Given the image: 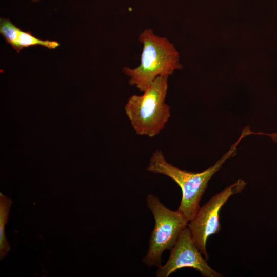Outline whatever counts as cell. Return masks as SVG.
<instances>
[{"mask_svg": "<svg viewBox=\"0 0 277 277\" xmlns=\"http://www.w3.org/2000/svg\"><path fill=\"white\" fill-rule=\"evenodd\" d=\"M253 133L248 127L245 128L229 150L213 165L201 172H189L179 169L168 163L161 150H156L153 153L146 169L154 173L168 176L180 187L182 196L177 210L189 221L200 207V201L210 179L227 159L236 154V147L242 138Z\"/></svg>", "mask_w": 277, "mask_h": 277, "instance_id": "6da1fadb", "label": "cell"}, {"mask_svg": "<svg viewBox=\"0 0 277 277\" xmlns=\"http://www.w3.org/2000/svg\"><path fill=\"white\" fill-rule=\"evenodd\" d=\"M138 41L143 45L140 65L134 68L125 67L123 72L129 77L130 85L144 92L157 77L169 76L182 66L174 45L151 29L143 30Z\"/></svg>", "mask_w": 277, "mask_h": 277, "instance_id": "7a4b0ae2", "label": "cell"}, {"mask_svg": "<svg viewBox=\"0 0 277 277\" xmlns=\"http://www.w3.org/2000/svg\"><path fill=\"white\" fill-rule=\"evenodd\" d=\"M167 76H159L141 95H133L125 106V112L136 134L153 137L164 128L170 116L165 103Z\"/></svg>", "mask_w": 277, "mask_h": 277, "instance_id": "3957f363", "label": "cell"}, {"mask_svg": "<svg viewBox=\"0 0 277 277\" xmlns=\"http://www.w3.org/2000/svg\"><path fill=\"white\" fill-rule=\"evenodd\" d=\"M147 206L155 221L150 236L149 248L142 262L149 267L161 265V256L166 250H171L189 221L178 210L167 208L156 196L149 194L146 197Z\"/></svg>", "mask_w": 277, "mask_h": 277, "instance_id": "277c9868", "label": "cell"}, {"mask_svg": "<svg viewBox=\"0 0 277 277\" xmlns=\"http://www.w3.org/2000/svg\"><path fill=\"white\" fill-rule=\"evenodd\" d=\"M246 185L244 180L239 179L211 197L199 208L194 216L189 221L187 226L193 239L207 260L209 259L206 250L207 240L210 235L219 233L222 228L219 220L220 209L231 195L241 192Z\"/></svg>", "mask_w": 277, "mask_h": 277, "instance_id": "5b68a950", "label": "cell"}, {"mask_svg": "<svg viewBox=\"0 0 277 277\" xmlns=\"http://www.w3.org/2000/svg\"><path fill=\"white\" fill-rule=\"evenodd\" d=\"M197 247L190 230L186 227L181 233L171 249L168 261L157 267V277H168L177 269L191 267L197 270L204 277H221L223 275L211 268L207 260Z\"/></svg>", "mask_w": 277, "mask_h": 277, "instance_id": "8992f818", "label": "cell"}, {"mask_svg": "<svg viewBox=\"0 0 277 277\" xmlns=\"http://www.w3.org/2000/svg\"><path fill=\"white\" fill-rule=\"evenodd\" d=\"M39 45L45 48L53 49L59 46L57 42L42 40L34 36L30 32L21 31L17 43L16 51L19 53L21 50L30 46Z\"/></svg>", "mask_w": 277, "mask_h": 277, "instance_id": "52a82bcc", "label": "cell"}, {"mask_svg": "<svg viewBox=\"0 0 277 277\" xmlns=\"http://www.w3.org/2000/svg\"><path fill=\"white\" fill-rule=\"evenodd\" d=\"M21 30L14 25L9 19L1 18L0 33L6 42L10 44L15 50Z\"/></svg>", "mask_w": 277, "mask_h": 277, "instance_id": "ba28073f", "label": "cell"}, {"mask_svg": "<svg viewBox=\"0 0 277 277\" xmlns=\"http://www.w3.org/2000/svg\"><path fill=\"white\" fill-rule=\"evenodd\" d=\"M261 133L268 136L273 140L274 142L277 143V133H271V134H265L263 133Z\"/></svg>", "mask_w": 277, "mask_h": 277, "instance_id": "9c48e42d", "label": "cell"}, {"mask_svg": "<svg viewBox=\"0 0 277 277\" xmlns=\"http://www.w3.org/2000/svg\"><path fill=\"white\" fill-rule=\"evenodd\" d=\"M39 1H40V0H31V1H32V2H34V3L37 2H38Z\"/></svg>", "mask_w": 277, "mask_h": 277, "instance_id": "30bf717a", "label": "cell"}]
</instances>
